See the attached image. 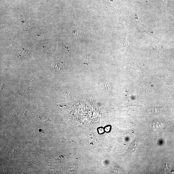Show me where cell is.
I'll return each instance as SVG.
<instances>
[{
  "mask_svg": "<svg viewBox=\"0 0 174 174\" xmlns=\"http://www.w3.org/2000/svg\"><path fill=\"white\" fill-rule=\"evenodd\" d=\"M139 28H141L142 29H145V27L144 26V24H143L142 23H140V22H138V24H137Z\"/></svg>",
  "mask_w": 174,
  "mask_h": 174,
  "instance_id": "cell-2",
  "label": "cell"
},
{
  "mask_svg": "<svg viewBox=\"0 0 174 174\" xmlns=\"http://www.w3.org/2000/svg\"><path fill=\"white\" fill-rule=\"evenodd\" d=\"M78 35L79 37L80 38H84V36H85V35H84V33H79Z\"/></svg>",
  "mask_w": 174,
  "mask_h": 174,
  "instance_id": "cell-3",
  "label": "cell"
},
{
  "mask_svg": "<svg viewBox=\"0 0 174 174\" xmlns=\"http://www.w3.org/2000/svg\"><path fill=\"white\" fill-rule=\"evenodd\" d=\"M160 2L162 8L166 9L167 5L168 0H160Z\"/></svg>",
  "mask_w": 174,
  "mask_h": 174,
  "instance_id": "cell-1",
  "label": "cell"
},
{
  "mask_svg": "<svg viewBox=\"0 0 174 174\" xmlns=\"http://www.w3.org/2000/svg\"><path fill=\"white\" fill-rule=\"evenodd\" d=\"M110 6L112 7H113V6H114V4H113V2H111V1H110Z\"/></svg>",
  "mask_w": 174,
  "mask_h": 174,
  "instance_id": "cell-4",
  "label": "cell"
}]
</instances>
